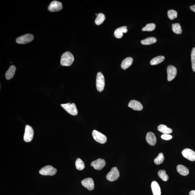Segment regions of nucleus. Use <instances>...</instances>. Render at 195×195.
I'll list each match as a JSON object with an SVG mask.
<instances>
[{
	"instance_id": "f257e3e1",
	"label": "nucleus",
	"mask_w": 195,
	"mask_h": 195,
	"mask_svg": "<svg viewBox=\"0 0 195 195\" xmlns=\"http://www.w3.org/2000/svg\"><path fill=\"white\" fill-rule=\"evenodd\" d=\"M74 61L73 55L69 52H66L61 56V64L63 66H70Z\"/></svg>"
},
{
	"instance_id": "f03ea898",
	"label": "nucleus",
	"mask_w": 195,
	"mask_h": 195,
	"mask_svg": "<svg viewBox=\"0 0 195 195\" xmlns=\"http://www.w3.org/2000/svg\"><path fill=\"white\" fill-rule=\"evenodd\" d=\"M105 86L104 76L101 72H98L96 78V87L98 91L102 92L104 90Z\"/></svg>"
},
{
	"instance_id": "7ed1b4c3",
	"label": "nucleus",
	"mask_w": 195,
	"mask_h": 195,
	"mask_svg": "<svg viewBox=\"0 0 195 195\" xmlns=\"http://www.w3.org/2000/svg\"><path fill=\"white\" fill-rule=\"evenodd\" d=\"M61 106L69 114L76 116L78 114L77 108L74 103L61 104Z\"/></svg>"
},
{
	"instance_id": "20e7f679",
	"label": "nucleus",
	"mask_w": 195,
	"mask_h": 195,
	"mask_svg": "<svg viewBox=\"0 0 195 195\" xmlns=\"http://www.w3.org/2000/svg\"><path fill=\"white\" fill-rule=\"evenodd\" d=\"M57 172V169L51 166H47L42 168L39 171L40 174L43 175L53 176Z\"/></svg>"
},
{
	"instance_id": "39448f33",
	"label": "nucleus",
	"mask_w": 195,
	"mask_h": 195,
	"mask_svg": "<svg viewBox=\"0 0 195 195\" xmlns=\"http://www.w3.org/2000/svg\"><path fill=\"white\" fill-rule=\"evenodd\" d=\"M119 176L120 173L117 168L114 167L108 173L106 176V178L108 181L113 182L118 180Z\"/></svg>"
},
{
	"instance_id": "423d86ee",
	"label": "nucleus",
	"mask_w": 195,
	"mask_h": 195,
	"mask_svg": "<svg viewBox=\"0 0 195 195\" xmlns=\"http://www.w3.org/2000/svg\"><path fill=\"white\" fill-rule=\"evenodd\" d=\"M34 136V131L29 125H26L25 128L24 139L26 142H29L33 139Z\"/></svg>"
},
{
	"instance_id": "0eeeda50",
	"label": "nucleus",
	"mask_w": 195,
	"mask_h": 195,
	"mask_svg": "<svg viewBox=\"0 0 195 195\" xmlns=\"http://www.w3.org/2000/svg\"><path fill=\"white\" fill-rule=\"evenodd\" d=\"M92 136L95 141L101 144H105L107 140L104 135L96 130H94L93 131Z\"/></svg>"
},
{
	"instance_id": "6e6552de",
	"label": "nucleus",
	"mask_w": 195,
	"mask_h": 195,
	"mask_svg": "<svg viewBox=\"0 0 195 195\" xmlns=\"http://www.w3.org/2000/svg\"><path fill=\"white\" fill-rule=\"evenodd\" d=\"M34 38V36L33 35L27 34L16 38V42L18 44H25L32 41Z\"/></svg>"
},
{
	"instance_id": "1a4fd4ad",
	"label": "nucleus",
	"mask_w": 195,
	"mask_h": 195,
	"mask_svg": "<svg viewBox=\"0 0 195 195\" xmlns=\"http://www.w3.org/2000/svg\"><path fill=\"white\" fill-rule=\"evenodd\" d=\"M48 9L51 12L60 11L63 9L62 3L57 1H53L50 4Z\"/></svg>"
},
{
	"instance_id": "9d476101",
	"label": "nucleus",
	"mask_w": 195,
	"mask_h": 195,
	"mask_svg": "<svg viewBox=\"0 0 195 195\" xmlns=\"http://www.w3.org/2000/svg\"><path fill=\"white\" fill-rule=\"evenodd\" d=\"M106 164V161L104 159L99 158L91 162V166L93 167L95 169L100 170L104 167Z\"/></svg>"
},
{
	"instance_id": "9b49d317",
	"label": "nucleus",
	"mask_w": 195,
	"mask_h": 195,
	"mask_svg": "<svg viewBox=\"0 0 195 195\" xmlns=\"http://www.w3.org/2000/svg\"><path fill=\"white\" fill-rule=\"evenodd\" d=\"M177 69L175 66L169 65L167 68V80L171 81L174 79L177 74Z\"/></svg>"
},
{
	"instance_id": "f8f14e48",
	"label": "nucleus",
	"mask_w": 195,
	"mask_h": 195,
	"mask_svg": "<svg viewBox=\"0 0 195 195\" xmlns=\"http://www.w3.org/2000/svg\"><path fill=\"white\" fill-rule=\"evenodd\" d=\"M182 154L184 157L191 161H195V152L193 150L186 149L182 152Z\"/></svg>"
},
{
	"instance_id": "ddd939ff",
	"label": "nucleus",
	"mask_w": 195,
	"mask_h": 195,
	"mask_svg": "<svg viewBox=\"0 0 195 195\" xmlns=\"http://www.w3.org/2000/svg\"><path fill=\"white\" fill-rule=\"evenodd\" d=\"M81 184L85 188L89 191H92L94 188V183L92 178H88L83 180Z\"/></svg>"
},
{
	"instance_id": "4468645a",
	"label": "nucleus",
	"mask_w": 195,
	"mask_h": 195,
	"mask_svg": "<svg viewBox=\"0 0 195 195\" xmlns=\"http://www.w3.org/2000/svg\"><path fill=\"white\" fill-rule=\"evenodd\" d=\"M128 107L136 111H141L143 109L142 105L139 101L132 100L130 102Z\"/></svg>"
},
{
	"instance_id": "2eb2a0df",
	"label": "nucleus",
	"mask_w": 195,
	"mask_h": 195,
	"mask_svg": "<svg viewBox=\"0 0 195 195\" xmlns=\"http://www.w3.org/2000/svg\"><path fill=\"white\" fill-rule=\"evenodd\" d=\"M146 140L148 144L151 146H154L156 142V138L154 133L149 132L146 136Z\"/></svg>"
},
{
	"instance_id": "dca6fc26",
	"label": "nucleus",
	"mask_w": 195,
	"mask_h": 195,
	"mask_svg": "<svg viewBox=\"0 0 195 195\" xmlns=\"http://www.w3.org/2000/svg\"><path fill=\"white\" fill-rule=\"evenodd\" d=\"M127 26H124L117 29L114 32L115 36L116 38H121L123 37V33L127 32Z\"/></svg>"
},
{
	"instance_id": "f3484780",
	"label": "nucleus",
	"mask_w": 195,
	"mask_h": 195,
	"mask_svg": "<svg viewBox=\"0 0 195 195\" xmlns=\"http://www.w3.org/2000/svg\"><path fill=\"white\" fill-rule=\"evenodd\" d=\"M151 188L154 195H161V188L157 182L153 181L151 184Z\"/></svg>"
},
{
	"instance_id": "a211bd4d",
	"label": "nucleus",
	"mask_w": 195,
	"mask_h": 195,
	"mask_svg": "<svg viewBox=\"0 0 195 195\" xmlns=\"http://www.w3.org/2000/svg\"><path fill=\"white\" fill-rule=\"evenodd\" d=\"M133 59L131 57H128L124 59L121 63V66L122 69L126 70L130 67L132 64Z\"/></svg>"
},
{
	"instance_id": "6ab92c4d",
	"label": "nucleus",
	"mask_w": 195,
	"mask_h": 195,
	"mask_svg": "<svg viewBox=\"0 0 195 195\" xmlns=\"http://www.w3.org/2000/svg\"><path fill=\"white\" fill-rule=\"evenodd\" d=\"M16 71V67L14 66H11L8 70L6 72L5 74L6 79L7 80H10L14 76L15 72Z\"/></svg>"
},
{
	"instance_id": "aec40b11",
	"label": "nucleus",
	"mask_w": 195,
	"mask_h": 195,
	"mask_svg": "<svg viewBox=\"0 0 195 195\" xmlns=\"http://www.w3.org/2000/svg\"><path fill=\"white\" fill-rule=\"evenodd\" d=\"M177 170L182 176H186L189 174V171L187 168L182 165H179L177 167Z\"/></svg>"
},
{
	"instance_id": "412c9836",
	"label": "nucleus",
	"mask_w": 195,
	"mask_h": 195,
	"mask_svg": "<svg viewBox=\"0 0 195 195\" xmlns=\"http://www.w3.org/2000/svg\"><path fill=\"white\" fill-rule=\"evenodd\" d=\"M158 129L160 132L163 133L164 134H169L172 132V129L168 128L164 125H160L158 126Z\"/></svg>"
},
{
	"instance_id": "4be33fe9",
	"label": "nucleus",
	"mask_w": 195,
	"mask_h": 195,
	"mask_svg": "<svg viewBox=\"0 0 195 195\" xmlns=\"http://www.w3.org/2000/svg\"><path fill=\"white\" fill-rule=\"evenodd\" d=\"M157 41V39L154 37H150L146 38L141 41V43L143 45H150L156 43Z\"/></svg>"
},
{
	"instance_id": "5701e85b",
	"label": "nucleus",
	"mask_w": 195,
	"mask_h": 195,
	"mask_svg": "<svg viewBox=\"0 0 195 195\" xmlns=\"http://www.w3.org/2000/svg\"><path fill=\"white\" fill-rule=\"evenodd\" d=\"M165 59V57L163 56H158L153 58L150 62L151 65H157L163 62Z\"/></svg>"
},
{
	"instance_id": "b1692460",
	"label": "nucleus",
	"mask_w": 195,
	"mask_h": 195,
	"mask_svg": "<svg viewBox=\"0 0 195 195\" xmlns=\"http://www.w3.org/2000/svg\"><path fill=\"white\" fill-rule=\"evenodd\" d=\"M105 19V16L104 14L102 13H99L98 14L97 17L95 20V23L96 25H101L104 22Z\"/></svg>"
},
{
	"instance_id": "393cba45",
	"label": "nucleus",
	"mask_w": 195,
	"mask_h": 195,
	"mask_svg": "<svg viewBox=\"0 0 195 195\" xmlns=\"http://www.w3.org/2000/svg\"><path fill=\"white\" fill-rule=\"evenodd\" d=\"M172 30L173 32L176 34H181L182 32L180 25L179 23H175L172 24Z\"/></svg>"
},
{
	"instance_id": "a878e982",
	"label": "nucleus",
	"mask_w": 195,
	"mask_h": 195,
	"mask_svg": "<svg viewBox=\"0 0 195 195\" xmlns=\"http://www.w3.org/2000/svg\"><path fill=\"white\" fill-rule=\"evenodd\" d=\"M75 165L76 169L78 170H82L85 168V164L84 161L80 158H78L76 161Z\"/></svg>"
},
{
	"instance_id": "bb28decb",
	"label": "nucleus",
	"mask_w": 195,
	"mask_h": 195,
	"mask_svg": "<svg viewBox=\"0 0 195 195\" xmlns=\"http://www.w3.org/2000/svg\"><path fill=\"white\" fill-rule=\"evenodd\" d=\"M158 175L163 181H167L169 179V177L166 174V171L164 170H160L158 171Z\"/></svg>"
},
{
	"instance_id": "cd10ccee",
	"label": "nucleus",
	"mask_w": 195,
	"mask_h": 195,
	"mask_svg": "<svg viewBox=\"0 0 195 195\" xmlns=\"http://www.w3.org/2000/svg\"><path fill=\"white\" fill-rule=\"evenodd\" d=\"M164 159V155L162 153H160L157 157L155 158L154 162L156 165H159L163 162Z\"/></svg>"
},
{
	"instance_id": "c85d7f7f",
	"label": "nucleus",
	"mask_w": 195,
	"mask_h": 195,
	"mask_svg": "<svg viewBox=\"0 0 195 195\" xmlns=\"http://www.w3.org/2000/svg\"><path fill=\"white\" fill-rule=\"evenodd\" d=\"M156 28V26L154 23H150L147 24L145 27L142 29L143 31H154Z\"/></svg>"
},
{
	"instance_id": "c756f323",
	"label": "nucleus",
	"mask_w": 195,
	"mask_h": 195,
	"mask_svg": "<svg viewBox=\"0 0 195 195\" xmlns=\"http://www.w3.org/2000/svg\"><path fill=\"white\" fill-rule=\"evenodd\" d=\"M167 14L168 18L171 20L175 19L177 16V13L174 10H169L168 11Z\"/></svg>"
},
{
	"instance_id": "7c9ffc66",
	"label": "nucleus",
	"mask_w": 195,
	"mask_h": 195,
	"mask_svg": "<svg viewBox=\"0 0 195 195\" xmlns=\"http://www.w3.org/2000/svg\"><path fill=\"white\" fill-rule=\"evenodd\" d=\"M191 65L193 71L195 72V48L193 47L191 51Z\"/></svg>"
},
{
	"instance_id": "2f4dec72",
	"label": "nucleus",
	"mask_w": 195,
	"mask_h": 195,
	"mask_svg": "<svg viewBox=\"0 0 195 195\" xmlns=\"http://www.w3.org/2000/svg\"><path fill=\"white\" fill-rule=\"evenodd\" d=\"M161 138L166 140H169L172 138V136L169 134H163L161 136Z\"/></svg>"
},
{
	"instance_id": "473e14b6",
	"label": "nucleus",
	"mask_w": 195,
	"mask_h": 195,
	"mask_svg": "<svg viewBox=\"0 0 195 195\" xmlns=\"http://www.w3.org/2000/svg\"><path fill=\"white\" fill-rule=\"evenodd\" d=\"M190 8L191 9V10L195 12V4L194 5L190 6Z\"/></svg>"
},
{
	"instance_id": "72a5a7b5",
	"label": "nucleus",
	"mask_w": 195,
	"mask_h": 195,
	"mask_svg": "<svg viewBox=\"0 0 195 195\" xmlns=\"http://www.w3.org/2000/svg\"><path fill=\"white\" fill-rule=\"evenodd\" d=\"M189 195H195V190H193L190 191Z\"/></svg>"
}]
</instances>
